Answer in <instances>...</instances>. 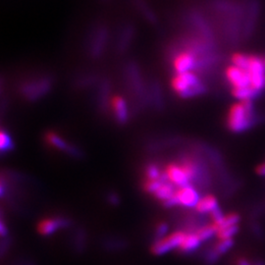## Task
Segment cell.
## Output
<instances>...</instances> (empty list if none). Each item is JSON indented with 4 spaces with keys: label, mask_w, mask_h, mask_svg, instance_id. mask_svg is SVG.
Segmentation results:
<instances>
[{
    "label": "cell",
    "mask_w": 265,
    "mask_h": 265,
    "mask_svg": "<svg viewBox=\"0 0 265 265\" xmlns=\"http://www.w3.org/2000/svg\"><path fill=\"white\" fill-rule=\"evenodd\" d=\"M260 57H261V59H262V61H263V64H264L265 66V54H263V55H260Z\"/></svg>",
    "instance_id": "4dcf8cb0"
},
{
    "label": "cell",
    "mask_w": 265,
    "mask_h": 265,
    "mask_svg": "<svg viewBox=\"0 0 265 265\" xmlns=\"http://www.w3.org/2000/svg\"><path fill=\"white\" fill-rule=\"evenodd\" d=\"M256 173L258 176L260 177H265V162L264 163L260 164L257 168H256Z\"/></svg>",
    "instance_id": "f1b7e54d"
},
{
    "label": "cell",
    "mask_w": 265,
    "mask_h": 265,
    "mask_svg": "<svg viewBox=\"0 0 265 265\" xmlns=\"http://www.w3.org/2000/svg\"><path fill=\"white\" fill-rule=\"evenodd\" d=\"M188 21L191 26L197 31V36L205 41L215 43V36L209 22L204 18V15L198 10H191L188 13Z\"/></svg>",
    "instance_id": "5b68a950"
},
{
    "label": "cell",
    "mask_w": 265,
    "mask_h": 265,
    "mask_svg": "<svg viewBox=\"0 0 265 265\" xmlns=\"http://www.w3.org/2000/svg\"><path fill=\"white\" fill-rule=\"evenodd\" d=\"M176 192L177 190L175 189V186L167 179L164 181L160 188L155 192L153 196L155 199L162 202L163 204H166L170 200L173 199Z\"/></svg>",
    "instance_id": "e0dca14e"
},
{
    "label": "cell",
    "mask_w": 265,
    "mask_h": 265,
    "mask_svg": "<svg viewBox=\"0 0 265 265\" xmlns=\"http://www.w3.org/2000/svg\"><path fill=\"white\" fill-rule=\"evenodd\" d=\"M195 232L202 242H206L217 235L218 228L213 223L204 224L202 225V227H199Z\"/></svg>",
    "instance_id": "d6986e66"
},
{
    "label": "cell",
    "mask_w": 265,
    "mask_h": 265,
    "mask_svg": "<svg viewBox=\"0 0 265 265\" xmlns=\"http://www.w3.org/2000/svg\"><path fill=\"white\" fill-rule=\"evenodd\" d=\"M225 76L232 86V90L252 87L250 75L246 70H243L234 65H230L225 70Z\"/></svg>",
    "instance_id": "ba28073f"
},
{
    "label": "cell",
    "mask_w": 265,
    "mask_h": 265,
    "mask_svg": "<svg viewBox=\"0 0 265 265\" xmlns=\"http://www.w3.org/2000/svg\"><path fill=\"white\" fill-rule=\"evenodd\" d=\"M71 223V220L67 217L57 216L53 218H45L38 225V231L42 236H50L60 229L69 227Z\"/></svg>",
    "instance_id": "8fae6325"
},
{
    "label": "cell",
    "mask_w": 265,
    "mask_h": 265,
    "mask_svg": "<svg viewBox=\"0 0 265 265\" xmlns=\"http://www.w3.org/2000/svg\"><path fill=\"white\" fill-rule=\"evenodd\" d=\"M236 265H253V262H251L250 260H248L245 257H239L237 259Z\"/></svg>",
    "instance_id": "83f0119b"
},
{
    "label": "cell",
    "mask_w": 265,
    "mask_h": 265,
    "mask_svg": "<svg viewBox=\"0 0 265 265\" xmlns=\"http://www.w3.org/2000/svg\"><path fill=\"white\" fill-rule=\"evenodd\" d=\"M165 173L168 177V180L176 187L182 188L192 184V181L182 164H168L165 169Z\"/></svg>",
    "instance_id": "7c38bea8"
},
{
    "label": "cell",
    "mask_w": 265,
    "mask_h": 265,
    "mask_svg": "<svg viewBox=\"0 0 265 265\" xmlns=\"http://www.w3.org/2000/svg\"><path fill=\"white\" fill-rule=\"evenodd\" d=\"M109 32L107 27L101 25L95 28V30L92 32L90 40H89V45L87 50L90 53V56L93 59H99L102 57L103 52L105 51L108 39H109Z\"/></svg>",
    "instance_id": "277c9868"
},
{
    "label": "cell",
    "mask_w": 265,
    "mask_h": 265,
    "mask_svg": "<svg viewBox=\"0 0 265 265\" xmlns=\"http://www.w3.org/2000/svg\"><path fill=\"white\" fill-rule=\"evenodd\" d=\"M261 120L256 112L253 101H245L234 104L228 113L227 127L234 134H242L252 129Z\"/></svg>",
    "instance_id": "6da1fadb"
},
{
    "label": "cell",
    "mask_w": 265,
    "mask_h": 265,
    "mask_svg": "<svg viewBox=\"0 0 265 265\" xmlns=\"http://www.w3.org/2000/svg\"><path fill=\"white\" fill-rule=\"evenodd\" d=\"M107 201L112 205H117V204H119L118 195H116V194H109V196L107 198Z\"/></svg>",
    "instance_id": "4316f807"
},
{
    "label": "cell",
    "mask_w": 265,
    "mask_h": 265,
    "mask_svg": "<svg viewBox=\"0 0 265 265\" xmlns=\"http://www.w3.org/2000/svg\"><path fill=\"white\" fill-rule=\"evenodd\" d=\"M145 177H146V180H158L162 177L163 175V172L160 171L159 167L156 165V164H148L145 168Z\"/></svg>",
    "instance_id": "d4e9b609"
},
{
    "label": "cell",
    "mask_w": 265,
    "mask_h": 265,
    "mask_svg": "<svg viewBox=\"0 0 265 265\" xmlns=\"http://www.w3.org/2000/svg\"><path fill=\"white\" fill-rule=\"evenodd\" d=\"M217 208H219L217 199L212 195H206L201 199L200 203L196 207V210L200 214H211Z\"/></svg>",
    "instance_id": "9a60e30c"
},
{
    "label": "cell",
    "mask_w": 265,
    "mask_h": 265,
    "mask_svg": "<svg viewBox=\"0 0 265 265\" xmlns=\"http://www.w3.org/2000/svg\"><path fill=\"white\" fill-rule=\"evenodd\" d=\"M202 243L203 242L196 234V232H189L186 234L183 243L180 245L179 249L184 253H191L196 251L201 246Z\"/></svg>",
    "instance_id": "2e32d148"
},
{
    "label": "cell",
    "mask_w": 265,
    "mask_h": 265,
    "mask_svg": "<svg viewBox=\"0 0 265 265\" xmlns=\"http://www.w3.org/2000/svg\"><path fill=\"white\" fill-rule=\"evenodd\" d=\"M240 228L239 225L231 226L228 228H224L221 230H218L216 237L218 240H228V239H234V237L239 233Z\"/></svg>",
    "instance_id": "603a6c76"
},
{
    "label": "cell",
    "mask_w": 265,
    "mask_h": 265,
    "mask_svg": "<svg viewBox=\"0 0 265 265\" xmlns=\"http://www.w3.org/2000/svg\"><path fill=\"white\" fill-rule=\"evenodd\" d=\"M177 205H181L186 208H196L201 201V195L196 186L188 185L177 190L176 195Z\"/></svg>",
    "instance_id": "9c48e42d"
},
{
    "label": "cell",
    "mask_w": 265,
    "mask_h": 265,
    "mask_svg": "<svg viewBox=\"0 0 265 265\" xmlns=\"http://www.w3.org/2000/svg\"><path fill=\"white\" fill-rule=\"evenodd\" d=\"M135 38V27L132 25H126L120 34L116 43V49L118 52L124 53L132 44Z\"/></svg>",
    "instance_id": "5bb4252c"
},
{
    "label": "cell",
    "mask_w": 265,
    "mask_h": 265,
    "mask_svg": "<svg viewBox=\"0 0 265 265\" xmlns=\"http://www.w3.org/2000/svg\"><path fill=\"white\" fill-rule=\"evenodd\" d=\"M235 245V240L234 239H228V240H218V242L213 246V249L220 255H224L229 250L233 248Z\"/></svg>",
    "instance_id": "7402d4cb"
},
{
    "label": "cell",
    "mask_w": 265,
    "mask_h": 265,
    "mask_svg": "<svg viewBox=\"0 0 265 265\" xmlns=\"http://www.w3.org/2000/svg\"><path fill=\"white\" fill-rule=\"evenodd\" d=\"M173 91L181 99H194L204 96L207 87L195 72L176 74L172 79Z\"/></svg>",
    "instance_id": "7a4b0ae2"
},
{
    "label": "cell",
    "mask_w": 265,
    "mask_h": 265,
    "mask_svg": "<svg viewBox=\"0 0 265 265\" xmlns=\"http://www.w3.org/2000/svg\"><path fill=\"white\" fill-rule=\"evenodd\" d=\"M241 221V216L238 213H230L228 215H225L224 218L216 225V227L218 228V230L224 229V228H228L231 226H236L239 225Z\"/></svg>",
    "instance_id": "ffe728a7"
},
{
    "label": "cell",
    "mask_w": 265,
    "mask_h": 265,
    "mask_svg": "<svg viewBox=\"0 0 265 265\" xmlns=\"http://www.w3.org/2000/svg\"><path fill=\"white\" fill-rule=\"evenodd\" d=\"M172 64L176 74L195 72L198 69V58L193 52L184 48L175 53Z\"/></svg>",
    "instance_id": "52a82bcc"
},
{
    "label": "cell",
    "mask_w": 265,
    "mask_h": 265,
    "mask_svg": "<svg viewBox=\"0 0 265 265\" xmlns=\"http://www.w3.org/2000/svg\"><path fill=\"white\" fill-rule=\"evenodd\" d=\"M232 95L238 101L245 102V101H254L258 99L262 94L255 91L252 87H245V89H233Z\"/></svg>",
    "instance_id": "ac0fdd59"
},
{
    "label": "cell",
    "mask_w": 265,
    "mask_h": 265,
    "mask_svg": "<svg viewBox=\"0 0 265 265\" xmlns=\"http://www.w3.org/2000/svg\"><path fill=\"white\" fill-rule=\"evenodd\" d=\"M168 230H169V227L166 223H160V224L157 225V227L155 229V233H154L155 241H158L160 239H163L164 237H166Z\"/></svg>",
    "instance_id": "484cf974"
},
{
    "label": "cell",
    "mask_w": 265,
    "mask_h": 265,
    "mask_svg": "<svg viewBox=\"0 0 265 265\" xmlns=\"http://www.w3.org/2000/svg\"><path fill=\"white\" fill-rule=\"evenodd\" d=\"M14 147V143L10 137V135L5 131L2 130L0 134V148L3 153L12 150Z\"/></svg>",
    "instance_id": "cb8c5ba5"
},
{
    "label": "cell",
    "mask_w": 265,
    "mask_h": 265,
    "mask_svg": "<svg viewBox=\"0 0 265 265\" xmlns=\"http://www.w3.org/2000/svg\"><path fill=\"white\" fill-rule=\"evenodd\" d=\"M0 232H1V236L2 237H5L8 234L6 226H5V223L3 221H1V224H0Z\"/></svg>",
    "instance_id": "f546056e"
},
{
    "label": "cell",
    "mask_w": 265,
    "mask_h": 265,
    "mask_svg": "<svg viewBox=\"0 0 265 265\" xmlns=\"http://www.w3.org/2000/svg\"><path fill=\"white\" fill-rule=\"evenodd\" d=\"M110 103L115 121L120 125H125L129 121L130 117L129 107L126 100L121 96H115L112 98Z\"/></svg>",
    "instance_id": "4fadbf2b"
},
{
    "label": "cell",
    "mask_w": 265,
    "mask_h": 265,
    "mask_svg": "<svg viewBox=\"0 0 265 265\" xmlns=\"http://www.w3.org/2000/svg\"><path fill=\"white\" fill-rule=\"evenodd\" d=\"M51 87L52 80L49 77H41L23 83L20 92L23 98L27 101L37 102L45 97L50 92Z\"/></svg>",
    "instance_id": "3957f363"
},
{
    "label": "cell",
    "mask_w": 265,
    "mask_h": 265,
    "mask_svg": "<svg viewBox=\"0 0 265 265\" xmlns=\"http://www.w3.org/2000/svg\"><path fill=\"white\" fill-rule=\"evenodd\" d=\"M46 142L49 143L51 146H53L55 149L60 150V151H65L67 154L74 158H81L82 155V152L80 148H78L76 145L70 144L67 143L62 137H60L58 134L49 132L45 136Z\"/></svg>",
    "instance_id": "30bf717a"
},
{
    "label": "cell",
    "mask_w": 265,
    "mask_h": 265,
    "mask_svg": "<svg viewBox=\"0 0 265 265\" xmlns=\"http://www.w3.org/2000/svg\"><path fill=\"white\" fill-rule=\"evenodd\" d=\"M138 9L141 11V13L143 14V17L150 22L151 24H155L157 20H156V15L153 13V11L150 9V7H148V5L143 1V0H137L136 2Z\"/></svg>",
    "instance_id": "44dd1931"
},
{
    "label": "cell",
    "mask_w": 265,
    "mask_h": 265,
    "mask_svg": "<svg viewBox=\"0 0 265 265\" xmlns=\"http://www.w3.org/2000/svg\"><path fill=\"white\" fill-rule=\"evenodd\" d=\"M186 234L187 233L183 231H177L167 235L163 239L155 241L151 245V252L154 255H163L175 248H179L183 243Z\"/></svg>",
    "instance_id": "8992f818"
}]
</instances>
